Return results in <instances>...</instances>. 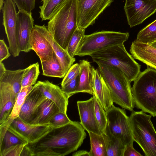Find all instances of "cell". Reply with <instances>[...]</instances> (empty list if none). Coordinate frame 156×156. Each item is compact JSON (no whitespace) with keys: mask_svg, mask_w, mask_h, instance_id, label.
Here are the masks:
<instances>
[{"mask_svg":"<svg viewBox=\"0 0 156 156\" xmlns=\"http://www.w3.org/2000/svg\"><path fill=\"white\" fill-rule=\"evenodd\" d=\"M80 122L72 121L58 127H53L38 140L25 147L31 156H64L76 150L86 138Z\"/></svg>","mask_w":156,"mask_h":156,"instance_id":"cell-1","label":"cell"},{"mask_svg":"<svg viewBox=\"0 0 156 156\" xmlns=\"http://www.w3.org/2000/svg\"><path fill=\"white\" fill-rule=\"evenodd\" d=\"M76 0H65L48 22V30L54 39L66 50L70 40L78 27Z\"/></svg>","mask_w":156,"mask_h":156,"instance_id":"cell-2","label":"cell"},{"mask_svg":"<svg viewBox=\"0 0 156 156\" xmlns=\"http://www.w3.org/2000/svg\"><path fill=\"white\" fill-rule=\"evenodd\" d=\"M97 64L98 69L110 90L113 102L125 109L133 111L135 104L130 82L123 72L114 66Z\"/></svg>","mask_w":156,"mask_h":156,"instance_id":"cell-3","label":"cell"},{"mask_svg":"<svg viewBox=\"0 0 156 156\" xmlns=\"http://www.w3.org/2000/svg\"><path fill=\"white\" fill-rule=\"evenodd\" d=\"M94 62L120 69L131 83L140 72L141 66L126 51L124 44L105 49L90 55Z\"/></svg>","mask_w":156,"mask_h":156,"instance_id":"cell-4","label":"cell"},{"mask_svg":"<svg viewBox=\"0 0 156 156\" xmlns=\"http://www.w3.org/2000/svg\"><path fill=\"white\" fill-rule=\"evenodd\" d=\"M133 81L132 93L135 105L156 116V69L148 67Z\"/></svg>","mask_w":156,"mask_h":156,"instance_id":"cell-5","label":"cell"},{"mask_svg":"<svg viewBox=\"0 0 156 156\" xmlns=\"http://www.w3.org/2000/svg\"><path fill=\"white\" fill-rule=\"evenodd\" d=\"M151 116L141 111H133L129 116L133 140L146 156H156V131Z\"/></svg>","mask_w":156,"mask_h":156,"instance_id":"cell-6","label":"cell"},{"mask_svg":"<svg viewBox=\"0 0 156 156\" xmlns=\"http://www.w3.org/2000/svg\"><path fill=\"white\" fill-rule=\"evenodd\" d=\"M129 36L128 32L105 30L85 35L82 46L76 55L90 56L105 49L123 44Z\"/></svg>","mask_w":156,"mask_h":156,"instance_id":"cell-7","label":"cell"},{"mask_svg":"<svg viewBox=\"0 0 156 156\" xmlns=\"http://www.w3.org/2000/svg\"><path fill=\"white\" fill-rule=\"evenodd\" d=\"M108 124L111 133L128 146L133 145L129 117L125 110L113 105L106 112Z\"/></svg>","mask_w":156,"mask_h":156,"instance_id":"cell-8","label":"cell"},{"mask_svg":"<svg viewBox=\"0 0 156 156\" xmlns=\"http://www.w3.org/2000/svg\"><path fill=\"white\" fill-rule=\"evenodd\" d=\"M77 25L86 29L95 22L112 0H76Z\"/></svg>","mask_w":156,"mask_h":156,"instance_id":"cell-9","label":"cell"},{"mask_svg":"<svg viewBox=\"0 0 156 156\" xmlns=\"http://www.w3.org/2000/svg\"><path fill=\"white\" fill-rule=\"evenodd\" d=\"M124 9L128 24L132 27L156 12V0H126Z\"/></svg>","mask_w":156,"mask_h":156,"instance_id":"cell-10","label":"cell"},{"mask_svg":"<svg viewBox=\"0 0 156 156\" xmlns=\"http://www.w3.org/2000/svg\"><path fill=\"white\" fill-rule=\"evenodd\" d=\"M24 70L7 69L0 77V109L7 102L16 101L22 88L21 81Z\"/></svg>","mask_w":156,"mask_h":156,"instance_id":"cell-11","label":"cell"},{"mask_svg":"<svg viewBox=\"0 0 156 156\" xmlns=\"http://www.w3.org/2000/svg\"><path fill=\"white\" fill-rule=\"evenodd\" d=\"M16 4L12 0H5L2 9L3 25L7 36L10 52L15 57L20 52L17 34V13Z\"/></svg>","mask_w":156,"mask_h":156,"instance_id":"cell-12","label":"cell"},{"mask_svg":"<svg viewBox=\"0 0 156 156\" xmlns=\"http://www.w3.org/2000/svg\"><path fill=\"white\" fill-rule=\"evenodd\" d=\"M52 128L50 124L35 125L26 123L18 117L13 120L8 129L29 143L37 141Z\"/></svg>","mask_w":156,"mask_h":156,"instance_id":"cell-13","label":"cell"},{"mask_svg":"<svg viewBox=\"0 0 156 156\" xmlns=\"http://www.w3.org/2000/svg\"><path fill=\"white\" fill-rule=\"evenodd\" d=\"M34 26L32 13L20 10L17 13V34L20 52H28L31 50V33Z\"/></svg>","mask_w":156,"mask_h":156,"instance_id":"cell-14","label":"cell"},{"mask_svg":"<svg viewBox=\"0 0 156 156\" xmlns=\"http://www.w3.org/2000/svg\"><path fill=\"white\" fill-rule=\"evenodd\" d=\"M77 106L80 123L85 130L88 133L91 132L101 135L95 117L93 96L86 101H78Z\"/></svg>","mask_w":156,"mask_h":156,"instance_id":"cell-15","label":"cell"},{"mask_svg":"<svg viewBox=\"0 0 156 156\" xmlns=\"http://www.w3.org/2000/svg\"><path fill=\"white\" fill-rule=\"evenodd\" d=\"M46 98L41 90L34 85L26 97L19 117L24 122L30 124L38 107Z\"/></svg>","mask_w":156,"mask_h":156,"instance_id":"cell-16","label":"cell"},{"mask_svg":"<svg viewBox=\"0 0 156 156\" xmlns=\"http://www.w3.org/2000/svg\"><path fill=\"white\" fill-rule=\"evenodd\" d=\"M93 94L105 112L113 105L110 90L98 69L92 67Z\"/></svg>","mask_w":156,"mask_h":156,"instance_id":"cell-17","label":"cell"},{"mask_svg":"<svg viewBox=\"0 0 156 156\" xmlns=\"http://www.w3.org/2000/svg\"><path fill=\"white\" fill-rule=\"evenodd\" d=\"M34 85L41 90L47 98L54 103L60 112L66 114L69 98L62 88L47 80L38 81Z\"/></svg>","mask_w":156,"mask_h":156,"instance_id":"cell-18","label":"cell"},{"mask_svg":"<svg viewBox=\"0 0 156 156\" xmlns=\"http://www.w3.org/2000/svg\"><path fill=\"white\" fill-rule=\"evenodd\" d=\"M31 50H34L41 62L49 60L55 54L50 44L34 25L31 33Z\"/></svg>","mask_w":156,"mask_h":156,"instance_id":"cell-19","label":"cell"},{"mask_svg":"<svg viewBox=\"0 0 156 156\" xmlns=\"http://www.w3.org/2000/svg\"><path fill=\"white\" fill-rule=\"evenodd\" d=\"M37 27L48 41L58 59L66 75L67 71L75 61L74 58L71 57L66 51L62 48L55 41L52 34L44 24L42 26L37 25Z\"/></svg>","mask_w":156,"mask_h":156,"instance_id":"cell-20","label":"cell"},{"mask_svg":"<svg viewBox=\"0 0 156 156\" xmlns=\"http://www.w3.org/2000/svg\"><path fill=\"white\" fill-rule=\"evenodd\" d=\"M130 52L132 56L156 69V49L150 44L138 42L135 40L131 45Z\"/></svg>","mask_w":156,"mask_h":156,"instance_id":"cell-21","label":"cell"},{"mask_svg":"<svg viewBox=\"0 0 156 156\" xmlns=\"http://www.w3.org/2000/svg\"><path fill=\"white\" fill-rule=\"evenodd\" d=\"M59 112V109L54 103L47 98L38 107L30 124H50L51 118Z\"/></svg>","mask_w":156,"mask_h":156,"instance_id":"cell-22","label":"cell"},{"mask_svg":"<svg viewBox=\"0 0 156 156\" xmlns=\"http://www.w3.org/2000/svg\"><path fill=\"white\" fill-rule=\"evenodd\" d=\"M79 64L80 67V71L79 76L78 85L74 94L83 92L93 95L92 66L89 62L84 59L80 60Z\"/></svg>","mask_w":156,"mask_h":156,"instance_id":"cell-23","label":"cell"},{"mask_svg":"<svg viewBox=\"0 0 156 156\" xmlns=\"http://www.w3.org/2000/svg\"><path fill=\"white\" fill-rule=\"evenodd\" d=\"M34 86H28L22 88L18 94L12 111L5 122L0 125V142L13 120L19 117L21 107L26 97L32 90Z\"/></svg>","mask_w":156,"mask_h":156,"instance_id":"cell-24","label":"cell"},{"mask_svg":"<svg viewBox=\"0 0 156 156\" xmlns=\"http://www.w3.org/2000/svg\"><path fill=\"white\" fill-rule=\"evenodd\" d=\"M101 135L105 144L107 156H123L126 146L111 133L108 124L105 132Z\"/></svg>","mask_w":156,"mask_h":156,"instance_id":"cell-25","label":"cell"},{"mask_svg":"<svg viewBox=\"0 0 156 156\" xmlns=\"http://www.w3.org/2000/svg\"><path fill=\"white\" fill-rule=\"evenodd\" d=\"M41 62L43 75L60 78H64L65 76L61 64L55 54L49 60Z\"/></svg>","mask_w":156,"mask_h":156,"instance_id":"cell-26","label":"cell"},{"mask_svg":"<svg viewBox=\"0 0 156 156\" xmlns=\"http://www.w3.org/2000/svg\"><path fill=\"white\" fill-rule=\"evenodd\" d=\"M90 140V156H107V151L103 137L102 135L88 133Z\"/></svg>","mask_w":156,"mask_h":156,"instance_id":"cell-27","label":"cell"},{"mask_svg":"<svg viewBox=\"0 0 156 156\" xmlns=\"http://www.w3.org/2000/svg\"><path fill=\"white\" fill-rule=\"evenodd\" d=\"M85 29L78 27L70 40L66 51L72 58H74L82 46Z\"/></svg>","mask_w":156,"mask_h":156,"instance_id":"cell-28","label":"cell"},{"mask_svg":"<svg viewBox=\"0 0 156 156\" xmlns=\"http://www.w3.org/2000/svg\"><path fill=\"white\" fill-rule=\"evenodd\" d=\"M40 73L38 62L31 64L25 69L21 81L22 87L35 85Z\"/></svg>","mask_w":156,"mask_h":156,"instance_id":"cell-29","label":"cell"},{"mask_svg":"<svg viewBox=\"0 0 156 156\" xmlns=\"http://www.w3.org/2000/svg\"><path fill=\"white\" fill-rule=\"evenodd\" d=\"M135 40L140 43L150 44L156 41V20L141 30Z\"/></svg>","mask_w":156,"mask_h":156,"instance_id":"cell-30","label":"cell"},{"mask_svg":"<svg viewBox=\"0 0 156 156\" xmlns=\"http://www.w3.org/2000/svg\"><path fill=\"white\" fill-rule=\"evenodd\" d=\"M65 0H41L42 5L39 7L40 18L42 21L49 20L55 11Z\"/></svg>","mask_w":156,"mask_h":156,"instance_id":"cell-31","label":"cell"},{"mask_svg":"<svg viewBox=\"0 0 156 156\" xmlns=\"http://www.w3.org/2000/svg\"><path fill=\"white\" fill-rule=\"evenodd\" d=\"M28 143L27 142L8 129L0 142V151L14 145Z\"/></svg>","mask_w":156,"mask_h":156,"instance_id":"cell-32","label":"cell"},{"mask_svg":"<svg viewBox=\"0 0 156 156\" xmlns=\"http://www.w3.org/2000/svg\"><path fill=\"white\" fill-rule=\"evenodd\" d=\"M96 118L102 133H104L108 124L106 112L94 95H93Z\"/></svg>","mask_w":156,"mask_h":156,"instance_id":"cell-33","label":"cell"},{"mask_svg":"<svg viewBox=\"0 0 156 156\" xmlns=\"http://www.w3.org/2000/svg\"><path fill=\"white\" fill-rule=\"evenodd\" d=\"M71 121L66 114L59 112L53 117L49 124L53 127L56 128L65 125Z\"/></svg>","mask_w":156,"mask_h":156,"instance_id":"cell-34","label":"cell"},{"mask_svg":"<svg viewBox=\"0 0 156 156\" xmlns=\"http://www.w3.org/2000/svg\"><path fill=\"white\" fill-rule=\"evenodd\" d=\"M80 71V67L79 63L73 65L64 77L61 83V87L79 76Z\"/></svg>","mask_w":156,"mask_h":156,"instance_id":"cell-35","label":"cell"},{"mask_svg":"<svg viewBox=\"0 0 156 156\" xmlns=\"http://www.w3.org/2000/svg\"><path fill=\"white\" fill-rule=\"evenodd\" d=\"M26 144H18L12 146L0 151V156H22Z\"/></svg>","mask_w":156,"mask_h":156,"instance_id":"cell-36","label":"cell"},{"mask_svg":"<svg viewBox=\"0 0 156 156\" xmlns=\"http://www.w3.org/2000/svg\"><path fill=\"white\" fill-rule=\"evenodd\" d=\"M17 6L19 11L22 10L29 13L34 8L35 0H12Z\"/></svg>","mask_w":156,"mask_h":156,"instance_id":"cell-37","label":"cell"},{"mask_svg":"<svg viewBox=\"0 0 156 156\" xmlns=\"http://www.w3.org/2000/svg\"><path fill=\"white\" fill-rule=\"evenodd\" d=\"M16 101H10L6 103L0 109V125L4 123L11 114Z\"/></svg>","mask_w":156,"mask_h":156,"instance_id":"cell-38","label":"cell"},{"mask_svg":"<svg viewBox=\"0 0 156 156\" xmlns=\"http://www.w3.org/2000/svg\"><path fill=\"white\" fill-rule=\"evenodd\" d=\"M78 80L79 76L62 86V91L69 98L75 94L74 92L78 85Z\"/></svg>","mask_w":156,"mask_h":156,"instance_id":"cell-39","label":"cell"},{"mask_svg":"<svg viewBox=\"0 0 156 156\" xmlns=\"http://www.w3.org/2000/svg\"><path fill=\"white\" fill-rule=\"evenodd\" d=\"M8 47L4 40H0V62H2L7 59L10 56V54Z\"/></svg>","mask_w":156,"mask_h":156,"instance_id":"cell-40","label":"cell"},{"mask_svg":"<svg viewBox=\"0 0 156 156\" xmlns=\"http://www.w3.org/2000/svg\"><path fill=\"white\" fill-rule=\"evenodd\" d=\"M142 154L136 151L133 148V145L126 146L124 152L123 156H142Z\"/></svg>","mask_w":156,"mask_h":156,"instance_id":"cell-41","label":"cell"},{"mask_svg":"<svg viewBox=\"0 0 156 156\" xmlns=\"http://www.w3.org/2000/svg\"><path fill=\"white\" fill-rule=\"evenodd\" d=\"M72 155L73 156H90L89 152L83 150L76 151L73 153Z\"/></svg>","mask_w":156,"mask_h":156,"instance_id":"cell-42","label":"cell"},{"mask_svg":"<svg viewBox=\"0 0 156 156\" xmlns=\"http://www.w3.org/2000/svg\"><path fill=\"white\" fill-rule=\"evenodd\" d=\"M6 70L4 64L2 62H0V77L3 75Z\"/></svg>","mask_w":156,"mask_h":156,"instance_id":"cell-43","label":"cell"},{"mask_svg":"<svg viewBox=\"0 0 156 156\" xmlns=\"http://www.w3.org/2000/svg\"><path fill=\"white\" fill-rule=\"evenodd\" d=\"M4 0H0V10L2 9L4 5Z\"/></svg>","mask_w":156,"mask_h":156,"instance_id":"cell-44","label":"cell"},{"mask_svg":"<svg viewBox=\"0 0 156 156\" xmlns=\"http://www.w3.org/2000/svg\"><path fill=\"white\" fill-rule=\"evenodd\" d=\"M150 45L152 47L156 49V41L151 43Z\"/></svg>","mask_w":156,"mask_h":156,"instance_id":"cell-45","label":"cell"}]
</instances>
